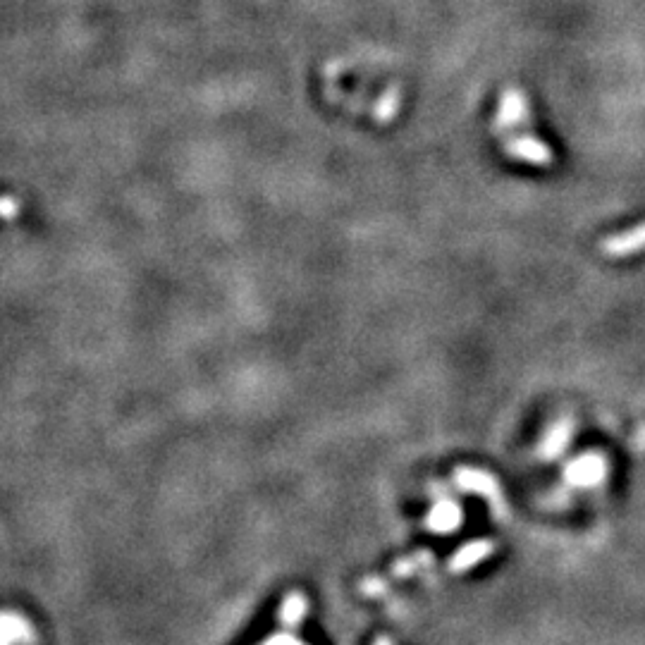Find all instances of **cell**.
Instances as JSON below:
<instances>
[{
  "mask_svg": "<svg viewBox=\"0 0 645 645\" xmlns=\"http://www.w3.org/2000/svg\"><path fill=\"white\" fill-rule=\"evenodd\" d=\"M528 115V103H526V96L521 94V91H507L505 96H502V103H500V113H497V127L500 129H512L516 125H521V122L526 120Z\"/></svg>",
  "mask_w": 645,
  "mask_h": 645,
  "instance_id": "5b68a950",
  "label": "cell"
},
{
  "mask_svg": "<svg viewBox=\"0 0 645 645\" xmlns=\"http://www.w3.org/2000/svg\"><path fill=\"white\" fill-rule=\"evenodd\" d=\"M600 251L607 258H629L641 254V251H645V223H638L629 227V230L605 237L600 244Z\"/></svg>",
  "mask_w": 645,
  "mask_h": 645,
  "instance_id": "7a4b0ae2",
  "label": "cell"
},
{
  "mask_svg": "<svg viewBox=\"0 0 645 645\" xmlns=\"http://www.w3.org/2000/svg\"><path fill=\"white\" fill-rule=\"evenodd\" d=\"M507 153L516 161H524L531 165H538V168H548L555 161L550 146L538 137H514L507 141Z\"/></svg>",
  "mask_w": 645,
  "mask_h": 645,
  "instance_id": "3957f363",
  "label": "cell"
},
{
  "mask_svg": "<svg viewBox=\"0 0 645 645\" xmlns=\"http://www.w3.org/2000/svg\"><path fill=\"white\" fill-rule=\"evenodd\" d=\"M610 473V462L600 452H583L564 466V478L576 488H598Z\"/></svg>",
  "mask_w": 645,
  "mask_h": 645,
  "instance_id": "6da1fadb",
  "label": "cell"
},
{
  "mask_svg": "<svg viewBox=\"0 0 645 645\" xmlns=\"http://www.w3.org/2000/svg\"><path fill=\"white\" fill-rule=\"evenodd\" d=\"M574 438V421L571 419H559L548 428V433L543 435V442H540V454L545 459H555L557 454L567 450L569 440Z\"/></svg>",
  "mask_w": 645,
  "mask_h": 645,
  "instance_id": "277c9868",
  "label": "cell"
}]
</instances>
